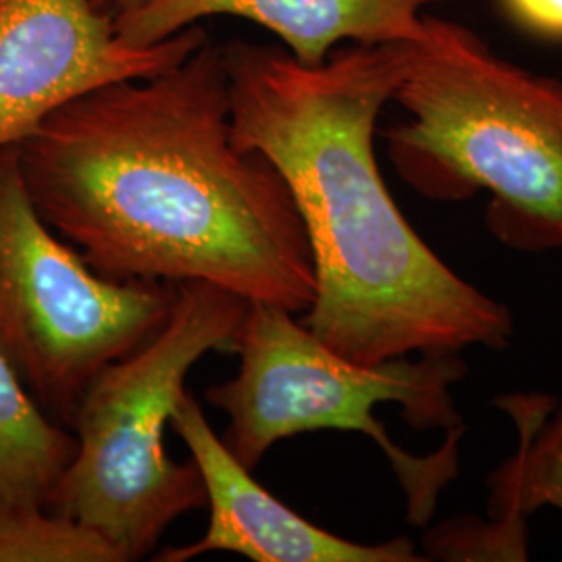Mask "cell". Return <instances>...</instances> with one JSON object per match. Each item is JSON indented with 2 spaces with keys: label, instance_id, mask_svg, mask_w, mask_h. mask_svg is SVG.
I'll use <instances>...</instances> for the list:
<instances>
[{
  "label": "cell",
  "instance_id": "52a82bcc",
  "mask_svg": "<svg viewBox=\"0 0 562 562\" xmlns=\"http://www.w3.org/2000/svg\"><path fill=\"white\" fill-rule=\"evenodd\" d=\"M209 41L196 23L167 41L132 46L97 0H0V150L81 94L165 74Z\"/></svg>",
  "mask_w": 562,
  "mask_h": 562
},
{
  "label": "cell",
  "instance_id": "ba28073f",
  "mask_svg": "<svg viewBox=\"0 0 562 562\" xmlns=\"http://www.w3.org/2000/svg\"><path fill=\"white\" fill-rule=\"evenodd\" d=\"M169 425L199 467L211 510L199 542L169 546L155 561L186 562L213 552L240 554L255 562H417L408 538L359 543L313 525L269 494L206 422L201 402L183 394Z\"/></svg>",
  "mask_w": 562,
  "mask_h": 562
},
{
  "label": "cell",
  "instance_id": "8992f818",
  "mask_svg": "<svg viewBox=\"0 0 562 562\" xmlns=\"http://www.w3.org/2000/svg\"><path fill=\"white\" fill-rule=\"evenodd\" d=\"M176 290L97 273L42 220L18 146L0 150V348L48 419L69 427L102 367L161 329Z\"/></svg>",
  "mask_w": 562,
  "mask_h": 562
},
{
  "label": "cell",
  "instance_id": "277c9868",
  "mask_svg": "<svg viewBox=\"0 0 562 562\" xmlns=\"http://www.w3.org/2000/svg\"><path fill=\"white\" fill-rule=\"evenodd\" d=\"M238 373L204 398L229 419L227 448L248 469L306 431H359L382 448L406 496L413 525L434 517L459 475L464 434L452 387L467 375L461 352L350 361L319 340L296 313L248 302L236 338Z\"/></svg>",
  "mask_w": 562,
  "mask_h": 562
},
{
  "label": "cell",
  "instance_id": "4fadbf2b",
  "mask_svg": "<svg viewBox=\"0 0 562 562\" xmlns=\"http://www.w3.org/2000/svg\"><path fill=\"white\" fill-rule=\"evenodd\" d=\"M504 4L527 30L562 38V0H504Z\"/></svg>",
  "mask_w": 562,
  "mask_h": 562
},
{
  "label": "cell",
  "instance_id": "7c38bea8",
  "mask_svg": "<svg viewBox=\"0 0 562 562\" xmlns=\"http://www.w3.org/2000/svg\"><path fill=\"white\" fill-rule=\"evenodd\" d=\"M0 562H123L99 531L36 504L0 503Z\"/></svg>",
  "mask_w": 562,
  "mask_h": 562
},
{
  "label": "cell",
  "instance_id": "6da1fadb",
  "mask_svg": "<svg viewBox=\"0 0 562 562\" xmlns=\"http://www.w3.org/2000/svg\"><path fill=\"white\" fill-rule=\"evenodd\" d=\"M30 199L97 273L206 281L304 315L317 278L280 171L232 140L222 46L59 106L18 144Z\"/></svg>",
  "mask_w": 562,
  "mask_h": 562
},
{
  "label": "cell",
  "instance_id": "5bb4252c",
  "mask_svg": "<svg viewBox=\"0 0 562 562\" xmlns=\"http://www.w3.org/2000/svg\"><path fill=\"white\" fill-rule=\"evenodd\" d=\"M101 7L109 9L113 15H121V13H132L148 7L155 0H97Z\"/></svg>",
  "mask_w": 562,
  "mask_h": 562
},
{
  "label": "cell",
  "instance_id": "8fae6325",
  "mask_svg": "<svg viewBox=\"0 0 562 562\" xmlns=\"http://www.w3.org/2000/svg\"><path fill=\"white\" fill-rule=\"evenodd\" d=\"M74 454V431L42 413L0 348V503L48 508Z\"/></svg>",
  "mask_w": 562,
  "mask_h": 562
},
{
  "label": "cell",
  "instance_id": "5b68a950",
  "mask_svg": "<svg viewBox=\"0 0 562 562\" xmlns=\"http://www.w3.org/2000/svg\"><path fill=\"white\" fill-rule=\"evenodd\" d=\"M246 306L215 283H178L161 329L86 385L69 423L76 454L50 513L92 527L123 562H134L153 554L181 515L206 506L199 467L169 457L165 427L194 364L211 352H236Z\"/></svg>",
  "mask_w": 562,
  "mask_h": 562
},
{
  "label": "cell",
  "instance_id": "30bf717a",
  "mask_svg": "<svg viewBox=\"0 0 562 562\" xmlns=\"http://www.w3.org/2000/svg\"><path fill=\"white\" fill-rule=\"evenodd\" d=\"M552 398L508 396L498 401L521 427L519 450L490 477V525L473 531L496 536V559H525L522 519L543 506L562 513V406L552 419Z\"/></svg>",
  "mask_w": 562,
  "mask_h": 562
},
{
  "label": "cell",
  "instance_id": "3957f363",
  "mask_svg": "<svg viewBox=\"0 0 562 562\" xmlns=\"http://www.w3.org/2000/svg\"><path fill=\"white\" fill-rule=\"evenodd\" d=\"M383 130L387 159L425 199L490 192L485 225L506 248L562 250V81L498 57L469 27L423 18Z\"/></svg>",
  "mask_w": 562,
  "mask_h": 562
},
{
  "label": "cell",
  "instance_id": "7a4b0ae2",
  "mask_svg": "<svg viewBox=\"0 0 562 562\" xmlns=\"http://www.w3.org/2000/svg\"><path fill=\"white\" fill-rule=\"evenodd\" d=\"M222 57L232 140L280 171L311 244L317 292L302 323L361 364L506 348L508 306L423 241L375 159L378 121L411 42L350 44L322 65L246 41L223 44Z\"/></svg>",
  "mask_w": 562,
  "mask_h": 562
},
{
  "label": "cell",
  "instance_id": "9c48e42d",
  "mask_svg": "<svg viewBox=\"0 0 562 562\" xmlns=\"http://www.w3.org/2000/svg\"><path fill=\"white\" fill-rule=\"evenodd\" d=\"M442 0H155L115 15L121 41L148 46L211 18H236L276 34L302 65H322L341 42L394 44L422 36L423 9Z\"/></svg>",
  "mask_w": 562,
  "mask_h": 562
}]
</instances>
